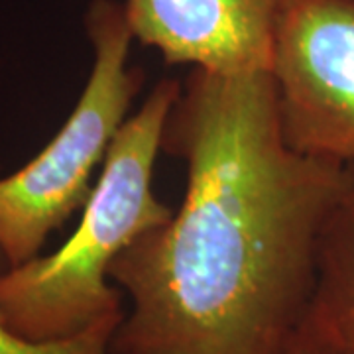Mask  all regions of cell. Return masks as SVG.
<instances>
[{"mask_svg":"<svg viewBox=\"0 0 354 354\" xmlns=\"http://www.w3.org/2000/svg\"><path fill=\"white\" fill-rule=\"evenodd\" d=\"M162 152L181 207L114 260L130 299L113 354H281L313 295L319 242L354 164L286 144L272 71L191 69Z\"/></svg>","mask_w":354,"mask_h":354,"instance_id":"obj_1","label":"cell"},{"mask_svg":"<svg viewBox=\"0 0 354 354\" xmlns=\"http://www.w3.org/2000/svg\"><path fill=\"white\" fill-rule=\"evenodd\" d=\"M281 354H325L323 348L315 342V339L299 325V329L295 330L290 337V341L286 342Z\"/></svg>","mask_w":354,"mask_h":354,"instance_id":"obj_8","label":"cell"},{"mask_svg":"<svg viewBox=\"0 0 354 354\" xmlns=\"http://www.w3.org/2000/svg\"><path fill=\"white\" fill-rule=\"evenodd\" d=\"M85 32L93 65L73 111L41 152L0 179V254L8 268L38 258L51 232L85 207L144 83L142 69L128 64L134 36L120 2L93 0Z\"/></svg>","mask_w":354,"mask_h":354,"instance_id":"obj_3","label":"cell"},{"mask_svg":"<svg viewBox=\"0 0 354 354\" xmlns=\"http://www.w3.org/2000/svg\"><path fill=\"white\" fill-rule=\"evenodd\" d=\"M272 77L291 150L354 164V0H291Z\"/></svg>","mask_w":354,"mask_h":354,"instance_id":"obj_4","label":"cell"},{"mask_svg":"<svg viewBox=\"0 0 354 354\" xmlns=\"http://www.w3.org/2000/svg\"><path fill=\"white\" fill-rule=\"evenodd\" d=\"M291 0H124L130 32L167 65L223 75L272 71Z\"/></svg>","mask_w":354,"mask_h":354,"instance_id":"obj_5","label":"cell"},{"mask_svg":"<svg viewBox=\"0 0 354 354\" xmlns=\"http://www.w3.org/2000/svg\"><path fill=\"white\" fill-rule=\"evenodd\" d=\"M304 327L325 354H354V191L325 225Z\"/></svg>","mask_w":354,"mask_h":354,"instance_id":"obj_6","label":"cell"},{"mask_svg":"<svg viewBox=\"0 0 354 354\" xmlns=\"http://www.w3.org/2000/svg\"><path fill=\"white\" fill-rule=\"evenodd\" d=\"M122 317H109L91 329L59 341H30L0 317V354H113L111 342Z\"/></svg>","mask_w":354,"mask_h":354,"instance_id":"obj_7","label":"cell"},{"mask_svg":"<svg viewBox=\"0 0 354 354\" xmlns=\"http://www.w3.org/2000/svg\"><path fill=\"white\" fill-rule=\"evenodd\" d=\"M183 83L162 79L118 130L101 176L83 207L79 227L48 256L8 268L0 276V317L30 341H59L109 317L124 315L114 288V260L174 209L152 189L169 113Z\"/></svg>","mask_w":354,"mask_h":354,"instance_id":"obj_2","label":"cell"}]
</instances>
